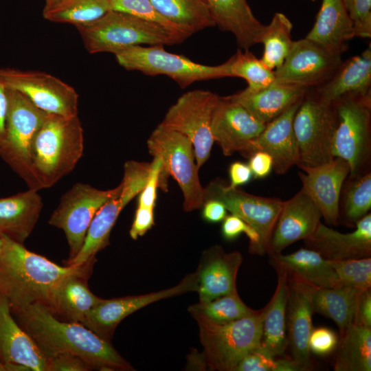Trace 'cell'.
Returning a JSON list of instances; mask_svg holds the SVG:
<instances>
[{"label": "cell", "instance_id": "obj_24", "mask_svg": "<svg viewBox=\"0 0 371 371\" xmlns=\"http://www.w3.org/2000/svg\"><path fill=\"white\" fill-rule=\"evenodd\" d=\"M0 358L5 364L47 371V358L14 319L8 298L0 292Z\"/></svg>", "mask_w": 371, "mask_h": 371}, {"label": "cell", "instance_id": "obj_58", "mask_svg": "<svg viewBox=\"0 0 371 371\" xmlns=\"http://www.w3.org/2000/svg\"><path fill=\"white\" fill-rule=\"evenodd\" d=\"M0 371H7L6 364L0 358Z\"/></svg>", "mask_w": 371, "mask_h": 371}, {"label": "cell", "instance_id": "obj_14", "mask_svg": "<svg viewBox=\"0 0 371 371\" xmlns=\"http://www.w3.org/2000/svg\"><path fill=\"white\" fill-rule=\"evenodd\" d=\"M2 79L8 89L25 95L41 111L64 117L78 115V94L59 78L38 71L0 68Z\"/></svg>", "mask_w": 371, "mask_h": 371}, {"label": "cell", "instance_id": "obj_59", "mask_svg": "<svg viewBox=\"0 0 371 371\" xmlns=\"http://www.w3.org/2000/svg\"><path fill=\"white\" fill-rule=\"evenodd\" d=\"M309 1H316V0H309Z\"/></svg>", "mask_w": 371, "mask_h": 371}, {"label": "cell", "instance_id": "obj_3", "mask_svg": "<svg viewBox=\"0 0 371 371\" xmlns=\"http://www.w3.org/2000/svg\"><path fill=\"white\" fill-rule=\"evenodd\" d=\"M84 151V133L78 115L47 113L32 143L35 177L41 189L54 186L69 174Z\"/></svg>", "mask_w": 371, "mask_h": 371}, {"label": "cell", "instance_id": "obj_8", "mask_svg": "<svg viewBox=\"0 0 371 371\" xmlns=\"http://www.w3.org/2000/svg\"><path fill=\"white\" fill-rule=\"evenodd\" d=\"M114 55L118 64L127 70L151 76L165 75L181 88L197 81L231 77L229 59L218 65H205L170 53L163 45L132 46Z\"/></svg>", "mask_w": 371, "mask_h": 371}, {"label": "cell", "instance_id": "obj_53", "mask_svg": "<svg viewBox=\"0 0 371 371\" xmlns=\"http://www.w3.org/2000/svg\"><path fill=\"white\" fill-rule=\"evenodd\" d=\"M230 184L232 188H237L248 183L252 177V172L245 163L241 161L233 162L229 168Z\"/></svg>", "mask_w": 371, "mask_h": 371}, {"label": "cell", "instance_id": "obj_7", "mask_svg": "<svg viewBox=\"0 0 371 371\" xmlns=\"http://www.w3.org/2000/svg\"><path fill=\"white\" fill-rule=\"evenodd\" d=\"M47 115L21 93L8 89L5 131L0 157L29 189L38 191L41 188L34 172L32 148L34 136Z\"/></svg>", "mask_w": 371, "mask_h": 371}, {"label": "cell", "instance_id": "obj_13", "mask_svg": "<svg viewBox=\"0 0 371 371\" xmlns=\"http://www.w3.org/2000/svg\"><path fill=\"white\" fill-rule=\"evenodd\" d=\"M205 201H221L227 211L243 220L258 235L254 252L264 255L268 252L271 238L277 222L282 201L251 194L232 188L220 180H213L205 188Z\"/></svg>", "mask_w": 371, "mask_h": 371}, {"label": "cell", "instance_id": "obj_4", "mask_svg": "<svg viewBox=\"0 0 371 371\" xmlns=\"http://www.w3.org/2000/svg\"><path fill=\"white\" fill-rule=\"evenodd\" d=\"M189 311L197 322L205 363L211 370L236 371L246 355L260 345L264 308L225 324L212 322L192 306Z\"/></svg>", "mask_w": 371, "mask_h": 371}, {"label": "cell", "instance_id": "obj_52", "mask_svg": "<svg viewBox=\"0 0 371 371\" xmlns=\"http://www.w3.org/2000/svg\"><path fill=\"white\" fill-rule=\"evenodd\" d=\"M248 166L255 178H264L273 168V159L267 153L258 150L249 157Z\"/></svg>", "mask_w": 371, "mask_h": 371}, {"label": "cell", "instance_id": "obj_12", "mask_svg": "<svg viewBox=\"0 0 371 371\" xmlns=\"http://www.w3.org/2000/svg\"><path fill=\"white\" fill-rule=\"evenodd\" d=\"M121 188V183L116 188L107 190L76 183L63 194L48 223L62 229L65 234L69 246V258L65 261L78 254L95 214L104 203L117 196Z\"/></svg>", "mask_w": 371, "mask_h": 371}, {"label": "cell", "instance_id": "obj_46", "mask_svg": "<svg viewBox=\"0 0 371 371\" xmlns=\"http://www.w3.org/2000/svg\"><path fill=\"white\" fill-rule=\"evenodd\" d=\"M221 232L227 240H233L241 233H245L249 239V251L254 254L258 243V235L256 231L238 216L231 214L223 220Z\"/></svg>", "mask_w": 371, "mask_h": 371}, {"label": "cell", "instance_id": "obj_6", "mask_svg": "<svg viewBox=\"0 0 371 371\" xmlns=\"http://www.w3.org/2000/svg\"><path fill=\"white\" fill-rule=\"evenodd\" d=\"M147 146L153 157H159L162 161L159 188L167 192L168 178L171 175L182 191L184 210L202 207L205 190L200 183L194 147L189 138L159 124L148 137Z\"/></svg>", "mask_w": 371, "mask_h": 371}, {"label": "cell", "instance_id": "obj_47", "mask_svg": "<svg viewBox=\"0 0 371 371\" xmlns=\"http://www.w3.org/2000/svg\"><path fill=\"white\" fill-rule=\"evenodd\" d=\"M338 340L336 333L330 328H313L308 338L309 350L317 356L328 355L335 351Z\"/></svg>", "mask_w": 371, "mask_h": 371}, {"label": "cell", "instance_id": "obj_32", "mask_svg": "<svg viewBox=\"0 0 371 371\" xmlns=\"http://www.w3.org/2000/svg\"><path fill=\"white\" fill-rule=\"evenodd\" d=\"M269 254L274 267L280 268L314 287L341 286L330 260L313 249L302 248L290 254Z\"/></svg>", "mask_w": 371, "mask_h": 371}, {"label": "cell", "instance_id": "obj_9", "mask_svg": "<svg viewBox=\"0 0 371 371\" xmlns=\"http://www.w3.org/2000/svg\"><path fill=\"white\" fill-rule=\"evenodd\" d=\"M337 120L334 104L308 91L293 122L300 152V162L297 166H317L334 158L333 142Z\"/></svg>", "mask_w": 371, "mask_h": 371}, {"label": "cell", "instance_id": "obj_28", "mask_svg": "<svg viewBox=\"0 0 371 371\" xmlns=\"http://www.w3.org/2000/svg\"><path fill=\"white\" fill-rule=\"evenodd\" d=\"M215 23L232 33L243 50L260 43L265 25L253 14L247 0H205Z\"/></svg>", "mask_w": 371, "mask_h": 371}, {"label": "cell", "instance_id": "obj_37", "mask_svg": "<svg viewBox=\"0 0 371 371\" xmlns=\"http://www.w3.org/2000/svg\"><path fill=\"white\" fill-rule=\"evenodd\" d=\"M292 28V23L282 12L275 13L271 22L265 25L260 40L264 45L260 60L269 69L274 71L280 67L289 54L294 41Z\"/></svg>", "mask_w": 371, "mask_h": 371}, {"label": "cell", "instance_id": "obj_26", "mask_svg": "<svg viewBox=\"0 0 371 371\" xmlns=\"http://www.w3.org/2000/svg\"><path fill=\"white\" fill-rule=\"evenodd\" d=\"M120 192L104 203L95 214L87 232L84 243L78 254L65 261L66 265H80L95 260L96 254L109 244L111 231L120 212L135 196L137 190L121 181Z\"/></svg>", "mask_w": 371, "mask_h": 371}, {"label": "cell", "instance_id": "obj_10", "mask_svg": "<svg viewBox=\"0 0 371 371\" xmlns=\"http://www.w3.org/2000/svg\"><path fill=\"white\" fill-rule=\"evenodd\" d=\"M333 104L338 119L333 155L346 161L351 177H357L370 151L371 94L345 96Z\"/></svg>", "mask_w": 371, "mask_h": 371}, {"label": "cell", "instance_id": "obj_23", "mask_svg": "<svg viewBox=\"0 0 371 371\" xmlns=\"http://www.w3.org/2000/svg\"><path fill=\"white\" fill-rule=\"evenodd\" d=\"M242 261L240 252L227 253L220 245L205 251L196 271L199 302L237 291L236 277Z\"/></svg>", "mask_w": 371, "mask_h": 371}, {"label": "cell", "instance_id": "obj_45", "mask_svg": "<svg viewBox=\"0 0 371 371\" xmlns=\"http://www.w3.org/2000/svg\"><path fill=\"white\" fill-rule=\"evenodd\" d=\"M354 23L355 36H371V0H342Z\"/></svg>", "mask_w": 371, "mask_h": 371}, {"label": "cell", "instance_id": "obj_21", "mask_svg": "<svg viewBox=\"0 0 371 371\" xmlns=\"http://www.w3.org/2000/svg\"><path fill=\"white\" fill-rule=\"evenodd\" d=\"M302 100L267 123L262 133L242 155L250 157L258 150L267 153L271 157L273 168L278 175H283L292 166L297 165L300 152L293 122Z\"/></svg>", "mask_w": 371, "mask_h": 371}, {"label": "cell", "instance_id": "obj_57", "mask_svg": "<svg viewBox=\"0 0 371 371\" xmlns=\"http://www.w3.org/2000/svg\"><path fill=\"white\" fill-rule=\"evenodd\" d=\"M5 245V240L3 237L0 236V256H1Z\"/></svg>", "mask_w": 371, "mask_h": 371}, {"label": "cell", "instance_id": "obj_22", "mask_svg": "<svg viewBox=\"0 0 371 371\" xmlns=\"http://www.w3.org/2000/svg\"><path fill=\"white\" fill-rule=\"evenodd\" d=\"M355 227L352 232L341 233L320 222L304 244L328 260L370 257L371 214L358 221Z\"/></svg>", "mask_w": 371, "mask_h": 371}, {"label": "cell", "instance_id": "obj_35", "mask_svg": "<svg viewBox=\"0 0 371 371\" xmlns=\"http://www.w3.org/2000/svg\"><path fill=\"white\" fill-rule=\"evenodd\" d=\"M157 11L188 38L215 25L205 0H150Z\"/></svg>", "mask_w": 371, "mask_h": 371}, {"label": "cell", "instance_id": "obj_31", "mask_svg": "<svg viewBox=\"0 0 371 371\" xmlns=\"http://www.w3.org/2000/svg\"><path fill=\"white\" fill-rule=\"evenodd\" d=\"M91 273H76L64 279L56 289L47 309L62 320L84 325L89 312L102 299L89 289Z\"/></svg>", "mask_w": 371, "mask_h": 371}, {"label": "cell", "instance_id": "obj_40", "mask_svg": "<svg viewBox=\"0 0 371 371\" xmlns=\"http://www.w3.org/2000/svg\"><path fill=\"white\" fill-rule=\"evenodd\" d=\"M193 307L207 318L217 324L231 322L253 313L240 298L237 291L216 297L211 301L199 302Z\"/></svg>", "mask_w": 371, "mask_h": 371}, {"label": "cell", "instance_id": "obj_49", "mask_svg": "<svg viewBox=\"0 0 371 371\" xmlns=\"http://www.w3.org/2000/svg\"><path fill=\"white\" fill-rule=\"evenodd\" d=\"M91 366L83 359L71 354H58L47 358V371H89Z\"/></svg>", "mask_w": 371, "mask_h": 371}, {"label": "cell", "instance_id": "obj_17", "mask_svg": "<svg viewBox=\"0 0 371 371\" xmlns=\"http://www.w3.org/2000/svg\"><path fill=\"white\" fill-rule=\"evenodd\" d=\"M265 125L228 96H219L212 115L211 131L214 142L223 155L229 156L235 152L243 154Z\"/></svg>", "mask_w": 371, "mask_h": 371}, {"label": "cell", "instance_id": "obj_50", "mask_svg": "<svg viewBox=\"0 0 371 371\" xmlns=\"http://www.w3.org/2000/svg\"><path fill=\"white\" fill-rule=\"evenodd\" d=\"M154 209L137 206L129 234L132 239L142 236L154 225Z\"/></svg>", "mask_w": 371, "mask_h": 371}, {"label": "cell", "instance_id": "obj_41", "mask_svg": "<svg viewBox=\"0 0 371 371\" xmlns=\"http://www.w3.org/2000/svg\"><path fill=\"white\" fill-rule=\"evenodd\" d=\"M371 207V175L359 177L348 187L344 202V214L350 223L366 216Z\"/></svg>", "mask_w": 371, "mask_h": 371}, {"label": "cell", "instance_id": "obj_44", "mask_svg": "<svg viewBox=\"0 0 371 371\" xmlns=\"http://www.w3.org/2000/svg\"><path fill=\"white\" fill-rule=\"evenodd\" d=\"M236 371H302L291 359H277L262 350L260 345L241 360Z\"/></svg>", "mask_w": 371, "mask_h": 371}, {"label": "cell", "instance_id": "obj_2", "mask_svg": "<svg viewBox=\"0 0 371 371\" xmlns=\"http://www.w3.org/2000/svg\"><path fill=\"white\" fill-rule=\"evenodd\" d=\"M3 238L5 245L0 256V292L9 300L12 313L33 304L48 308L56 289L64 279L73 274L91 272L96 261L60 266L29 251L23 244Z\"/></svg>", "mask_w": 371, "mask_h": 371}, {"label": "cell", "instance_id": "obj_15", "mask_svg": "<svg viewBox=\"0 0 371 371\" xmlns=\"http://www.w3.org/2000/svg\"><path fill=\"white\" fill-rule=\"evenodd\" d=\"M341 62L340 56L328 53L306 38L294 41L282 65L273 71L274 82L317 87L335 74Z\"/></svg>", "mask_w": 371, "mask_h": 371}, {"label": "cell", "instance_id": "obj_56", "mask_svg": "<svg viewBox=\"0 0 371 371\" xmlns=\"http://www.w3.org/2000/svg\"><path fill=\"white\" fill-rule=\"evenodd\" d=\"M62 0H45V5L43 10L50 9L57 5Z\"/></svg>", "mask_w": 371, "mask_h": 371}, {"label": "cell", "instance_id": "obj_30", "mask_svg": "<svg viewBox=\"0 0 371 371\" xmlns=\"http://www.w3.org/2000/svg\"><path fill=\"white\" fill-rule=\"evenodd\" d=\"M308 88L273 82L269 87L256 91L245 89L228 95L249 111L256 118L267 124L293 104L301 101Z\"/></svg>", "mask_w": 371, "mask_h": 371}, {"label": "cell", "instance_id": "obj_38", "mask_svg": "<svg viewBox=\"0 0 371 371\" xmlns=\"http://www.w3.org/2000/svg\"><path fill=\"white\" fill-rule=\"evenodd\" d=\"M109 10L108 0H62L43 14L48 21L78 27L95 22Z\"/></svg>", "mask_w": 371, "mask_h": 371}, {"label": "cell", "instance_id": "obj_11", "mask_svg": "<svg viewBox=\"0 0 371 371\" xmlns=\"http://www.w3.org/2000/svg\"><path fill=\"white\" fill-rule=\"evenodd\" d=\"M218 98L208 90L188 91L168 109L160 123L189 138L199 169L209 159L214 143L211 123Z\"/></svg>", "mask_w": 371, "mask_h": 371}, {"label": "cell", "instance_id": "obj_5", "mask_svg": "<svg viewBox=\"0 0 371 371\" xmlns=\"http://www.w3.org/2000/svg\"><path fill=\"white\" fill-rule=\"evenodd\" d=\"M90 54L117 52L141 45H174L186 38L133 15L109 10L95 22L77 27Z\"/></svg>", "mask_w": 371, "mask_h": 371}, {"label": "cell", "instance_id": "obj_25", "mask_svg": "<svg viewBox=\"0 0 371 371\" xmlns=\"http://www.w3.org/2000/svg\"><path fill=\"white\" fill-rule=\"evenodd\" d=\"M355 36L353 21L342 0H322L315 24L305 38L341 56Z\"/></svg>", "mask_w": 371, "mask_h": 371}, {"label": "cell", "instance_id": "obj_33", "mask_svg": "<svg viewBox=\"0 0 371 371\" xmlns=\"http://www.w3.org/2000/svg\"><path fill=\"white\" fill-rule=\"evenodd\" d=\"M278 274L276 291L264 308L260 347L274 357L283 355L287 349L286 305L289 295L287 273L275 267Z\"/></svg>", "mask_w": 371, "mask_h": 371}, {"label": "cell", "instance_id": "obj_42", "mask_svg": "<svg viewBox=\"0 0 371 371\" xmlns=\"http://www.w3.org/2000/svg\"><path fill=\"white\" fill-rule=\"evenodd\" d=\"M340 284L360 291L371 287V258L330 260Z\"/></svg>", "mask_w": 371, "mask_h": 371}, {"label": "cell", "instance_id": "obj_29", "mask_svg": "<svg viewBox=\"0 0 371 371\" xmlns=\"http://www.w3.org/2000/svg\"><path fill=\"white\" fill-rule=\"evenodd\" d=\"M43 207L42 197L33 189L0 198V236L23 245L36 226Z\"/></svg>", "mask_w": 371, "mask_h": 371}, {"label": "cell", "instance_id": "obj_1", "mask_svg": "<svg viewBox=\"0 0 371 371\" xmlns=\"http://www.w3.org/2000/svg\"><path fill=\"white\" fill-rule=\"evenodd\" d=\"M12 314L47 358L67 353L83 359L93 370H133L110 341L80 323L56 317L42 304H33Z\"/></svg>", "mask_w": 371, "mask_h": 371}, {"label": "cell", "instance_id": "obj_34", "mask_svg": "<svg viewBox=\"0 0 371 371\" xmlns=\"http://www.w3.org/2000/svg\"><path fill=\"white\" fill-rule=\"evenodd\" d=\"M335 350V371H370L371 328L352 324L340 333Z\"/></svg>", "mask_w": 371, "mask_h": 371}, {"label": "cell", "instance_id": "obj_18", "mask_svg": "<svg viewBox=\"0 0 371 371\" xmlns=\"http://www.w3.org/2000/svg\"><path fill=\"white\" fill-rule=\"evenodd\" d=\"M289 295L286 305V339L289 359L302 371L311 366L308 338L313 329L314 313L312 297L314 286L300 278L287 274Z\"/></svg>", "mask_w": 371, "mask_h": 371}, {"label": "cell", "instance_id": "obj_43", "mask_svg": "<svg viewBox=\"0 0 371 371\" xmlns=\"http://www.w3.org/2000/svg\"><path fill=\"white\" fill-rule=\"evenodd\" d=\"M108 2L111 10L124 12L157 23L177 34L188 38L157 11L150 0H108Z\"/></svg>", "mask_w": 371, "mask_h": 371}, {"label": "cell", "instance_id": "obj_55", "mask_svg": "<svg viewBox=\"0 0 371 371\" xmlns=\"http://www.w3.org/2000/svg\"><path fill=\"white\" fill-rule=\"evenodd\" d=\"M8 107V89L3 82L0 73V147L5 135Z\"/></svg>", "mask_w": 371, "mask_h": 371}, {"label": "cell", "instance_id": "obj_39", "mask_svg": "<svg viewBox=\"0 0 371 371\" xmlns=\"http://www.w3.org/2000/svg\"><path fill=\"white\" fill-rule=\"evenodd\" d=\"M231 77H239L248 84L246 90L256 91L266 88L275 82L274 72L269 69L248 50L238 49L229 58Z\"/></svg>", "mask_w": 371, "mask_h": 371}, {"label": "cell", "instance_id": "obj_36", "mask_svg": "<svg viewBox=\"0 0 371 371\" xmlns=\"http://www.w3.org/2000/svg\"><path fill=\"white\" fill-rule=\"evenodd\" d=\"M361 291L346 286L315 287L312 297L313 312L331 319L341 333L354 322Z\"/></svg>", "mask_w": 371, "mask_h": 371}, {"label": "cell", "instance_id": "obj_20", "mask_svg": "<svg viewBox=\"0 0 371 371\" xmlns=\"http://www.w3.org/2000/svg\"><path fill=\"white\" fill-rule=\"evenodd\" d=\"M322 214L309 196L301 190L292 198L282 201L271 238L270 253H281L290 245L313 234L321 222Z\"/></svg>", "mask_w": 371, "mask_h": 371}, {"label": "cell", "instance_id": "obj_16", "mask_svg": "<svg viewBox=\"0 0 371 371\" xmlns=\"http://www.w3.org/2000/svg\"><path fill=\"white\" fill-rule=\"evenodd\" d=\"M196 289L195 272L186 276L177 285L159 291L109 300L102 298L88 314L84 326L110 341L117 325L129 315L156 301Z\"/></svg>", "mask_w": 371, "mask_h": 371}, {"label": "cell", "instance_id": "obj_27", "mask_svg": "<svg viewBox=\"0 0 371 371\" xmlns=\"http://www.w3.org/2000/svg\"><path fill=\"white\" fill-rule=\"evenodd\" d=\"M371 47L361 54L341 62L335 74L314 93L321 99L334 103L348 95L371 93Z\"/></svg>", "mask_w": 371, "mask_h": 371}, {"label": "cell", "instance_id": "obj_48", "mask_svg": "<svg viewBox=\"0 0 371 371\" xmlns=\"http://www.w3.org/2000/svg\"><path fill=\"white\" fill-rule=\"evenodd\" d=\"M161 167V158L157 156L153 157V159L150 162V171L148 181L139 194L137 206L154 209Z\"/></svg>", "mask_w": 371, "mask_h": 371}, {"label": "cell", "instance_id": "obj_51", "mask_svg": "<svg viewBox=\"0 0 371 371\" xmlns=\"http://www.w3.org/2000/svg\"><path fill=\"white\" fill-rule=\"evenodd\" d=\"M353 324L371 328L370 289L360 292L357 300Z\"/></svg>", "mask_w": 371, "mask_h": 371}, {"label": "cell", "instance_id": "obj_19", "mask_svg": "<svg viewBox=\"0 0 371 371\" xmlns=\"http://www.w3.org/2000/svg\"><path fill=\"white\" fill-rule=\"evenodd\" d=\"M302 188L317 205L328 225H337L339 220V199L343 183L350 173L348 163L334 157L328 163L313 166H299Z\"/></svg>", "mask_w": 371, "mask_h": 371}, {"label": "cell", "instance_id": "obj_54", "mask_svg": "<svg viewBox=\"0 0 371 371\" xmlns=\"http://www.w3.org/2000/svg\"><path fill=\"white\" fill-rule=\"evenodd\" d=\"M202 207V217L210 223L221 222L227 216L225 206L215 199L206 200Z\"/></svg>", "mask_w": 371, "mask_h": 371}]
</instances>
